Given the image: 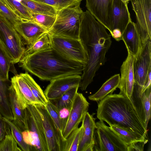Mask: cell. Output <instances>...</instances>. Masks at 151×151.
I'll return each mask as SVG.
<instances>
[{"instance_id":"cell-45","label":"cell","mask_w":151,"mask_h":151,"mask_svg":"<svg viewBox=\"0 0 151 151\" xmlns=\"http://www.w3.org/2000/svg\"><path fill=\"white\" fill-rule=\"evenodd\" d=\"M1 96L0 95V104L1 103Z\"/></svg>"},{"instance_id":"cell-2","label":"cell","mask_w":151,"mask_h":151,"mask_svg":"<svg viewBox=\"0 0 151 151\" xmlns=\"http://www.w3.org/2000/svg\"><path fill=\"white\" fill-rule=\"evenodd\" d=\"M99 101L97 117L99 120L126 130L142 141L148 140L145 121L131 98L112 93Z\"/></svg>"},{"instance_id":"cell-8","label":"cell","mask_w":151,"mask_h":151,"mask_svg":"<svg viewBox=\"0 0 151 151\" xmlns=\"http://www.w3.org/2000/svg\"><path fill=\"white\" fill-rule=\"evenodd\" d=\"M50 35L51 47L56 52L68 59L86 66L88 59L80 39Z\"/></svg>"},{"instance_id":"cell-41","label":"cell","mask_w":151,"mask_h":151,"mask_svg":"<svg viewBox=\"0 0 151 151\" xmlns=\"http://www.w3.org/2000/svg\"><path fill=\"white\" fill-rule=\"evenodd\" d=\"M59 114L60 118L63 120L68 117L69 113V109L63 108L59 110Z\"/></svg>"},{"instance_id":"cell-21","label":"cell","mask_w":151,"mask_h":151,"mask_svg":"<svg viewBox=\"0 0 151 151\" xmlns=\"http://www.w3.org/2000/svg\"><path fill=\"white\" fill-rule=\"evenodd\" d=\"M82 130L78 151H84L93 140L96 125L93 116L88 111L82 121Z\"/></svg>"},{"instance_id":"cell-24","label":"cell","mask_w":151,"mask_h":151,"mask_svg":"<svg viewBox=\"0 0 151 151\" xmlns=\"http://www.w3.org/2000/svg\"><path fill=\"white\" fill-rule=\"evenodd\" d=\"M50 47H51V36L47 32L39 37L30 47L25 48L21 59Z\"/></svg>"},{"instance_id":"cell-43","label":"cell","mask_w":151,"mask_h":151,"mask_svg":"<svg viewBox=\"0 0 151 151\" xmlns=\"http://www.w3.org/2000/svg\"><path fill=\"white\" fill-rule=\"evenodd\" d=\"M94 146L93 139L91 143L86 148L84 151H93Z\"/></svg>"},{"instance_id":"cell-3","label":"cell","mask_w":151,"mask_h":151,"mask_svg":"<svg viewBox=\"0 0 151 151\" xmlns=\"http://www.w3.org/2000/svg\"><path fill=\"white\" fill-rule=\"evenodd\" d=\"M19 66L40 80L51 81L72 75H81L84 65L66 59L50 47L21 59Z\"/></svg>"},{"instance_id":"cell-31","label":"cell","mask_w":151,"mask_h":151,"mask_svg":"<svg viewBox=\"0 0 151 151\" xmlns=\"http://www.w3.org/2000/svg\"><path fill=\"white\" fill-rule=\"evenodd\" d=\"M14 12L23 20L33 21L28 9L17 0H5Z\"/></svg>"},{"instance_id":"cell-44","label":"cell","mask_w":151,"mask_h":151,"mask_svg":"<svg viewBox=\"0 0 151 151\" xmlns=\"http://www.w3.org/2000/svg\"><path fill=\"white\" fill-rule=\"evenodd\" d=\"M122 0L125 3H128V1L130 0Z\"/></svg>"},{"instance_id":"cell-18","label":"cell","mask_w":151,"mask_h":151,"mask_svg":"<svg viewBox=\"0 0 151 151\" xmlns=\"http://www.w3.org/2000/svg\"><path fill=\"white\" fill-rule=\"evenodd\" d=\"M11 83L17 99L23 109L26 108L28 105L40 104L20 74L11 78Z\"/></svg>"},{"instance_id":"cell-34","label":"cell","mask_w":151,"mask_h":151,"mask_svg":"<svg viewBox=\"0 0 151 151\" xmlns=\"http://www.w3.org/2000/svg\"><path fill=\"white\" fill-rule=\"evenodd\" d=\"M109 125V128L127 145L135 142L143 141L139 138L134 134L126 130L115 125Z\"/></svg>"},{"instance_id":"cell-29","label":"cell","mask_w":151,"mask_h":151,"mask_svg":"<svg viewBox=\"0 0 151 151\" xmlns=\"http://www.w3.org/2000/svg\"><path fill=\"white\" fill-rule=\"evenodd\" d=\"M3 118L9 125L11 134L22 151L35 150L32 146L27 144L24 141L22 130L12 121L3 116Z\"/></svg>"},{"instance_id":"cell-12","label":"cell","mask_w":151,"mask_h":151,"mask_svg":"<svg viewBox=\"0 0 151 151\" xmlns=\"http://www.w3.org/2000/svg\"><path fill=\"white\" fill-rule=\"evenodd\" d=\"M151 42L147 41L142 46L140 52L134 58L133 69L134 81L143 87L149 70L151 68Z\"/></svg>"},{"instance_id":"cell-13","label":"cell","mask_w":151,"mask_h":151,"mask_svg":"<svg viewBox=\"0 0 151 151\" xmlns=\"http://www.w3.org/2000/svg\"><path fill=\"white\" fill-rule=\"evenodd\" d=\"M81 75H72L58 78L50 81L44 93L48 100L60 97L69 90L80 86Z\"/></svg>"},{"instance_id":"cell-23","label":"cell","mask_w":151,"mask_h":151,"mask_svg":"<svg viewBox=\"0 0 151 151\" xmlns=\"http://www.w3.org/2000/svg\"><path fill=\"white\" fill-rule=\"evenodd\" d=\"M14 64L11 59L0 43V76L2 81H9V71L15 75L17 74Z\"/></svg>"},{"instance_id":"cell-32","label":"cell","mask_w":151,"mask_h":151,"mask_svg":"<svg viewBox=\"0 0 151 151\" xmlns=\"http://www.w3.org/2000/svg\"><path fill=\"white\" fill-rule=\"evenodd\" d=\"M31 13L33 21L47 32L52 28L56 20V15H51Z\"/></svg>"},{"instance_id":"cell-20","label":"cell","mask_w":151,"mask_h":151,"mask_svg":"<svg viewBox=\"0 0 151 151\" xmlns=\"http://www.w3.org/2000/svg\"><path fill=\"white\" fill-rule=\"evenodd\" d=\"M8 90L9 104L14 118L12 122L22 132L27 129L24 109L19 104L11 84L9 86Z\"/></svg>"},{"instance_id":"cell-4","label":"cell","mask_w":151,"mask_h":151,"mask_svg":"<svg viewBox=\"0 0 151 151\" xmlns=\"http://www.w3.org/2000/svg\"><path fill=\"white\" fill-rule=\"evenodd\" d=\"M81 1L57 11L55 22L47 32L51 35L74 39H79V33L83 12Z\"/></svg>"},{"instance_id":"cell-33","label":"cell","mask_w":151,"mask_h":151,"mask_svg":"<svg viewBox=\"0 0 151 151\" xmlns=\"http://www.w3.org/2000/svg\"><path fill=\"white\" fill-rule=\"evenodd\" d=\"M0 12L14 26L23 20L14 12L5 0H0Z\"/></svg>"},{"instance_id":"cell-28","label":"cell","mask_w":151,"mask_h":151,"mask_svg":"<svg viewBox=\"0 0 151 151\" xmlns=\"http://www.w3.org/2000/svg\"><path fill=\"white\" fill-rule=\"evenodd\" d=\"M79 88V86H77L72 88L60 97L48 101L58 110L65 108L70 109Z\"/></svg>"},{"instance_id":"cell-26","label":"cell","mask_w":151,"mask_h":151,"mask_svg":"<svg viewBox=\"0 0 151 151\" xmlns=\"http://www.w3.org/2000/svg\"><path fill=\"white\" fill-rule=\"evenodd\" d=\"M25 6L31 12L41 14L56 15L57 11L53 7L32 0H17Z\"/></svg>"},{"instance_id":"cell-22","label":"cell","mask_w":151,"mask_h":151,"mask_svg":"<svg viewBox=\"0 0 151 151\" xmlns=\"http://www.w3.org/2000/svg\"><path fill=\"white\" fill-rule=\"evenodd\" d=\"M120 76L116 74L111 77L94 94L88 96L91 100L100 101L110 94H112L119 84Z\"/></svg>"},{"instance_id":"cell-14","label":"cell","mask_w":151,"mask_h":151,"mask_svg":"<svg viewBox=\"0 0 151 151\" xmlns=\"http://www.w3.org/2000/svg\"><path fill=\"white\" fill-rule=\"evenodd\" d=\"M114 0H86L88 10L109 31L112 21Z\"/></svg>"},{"instance_id":"cell-42","label":"cell","mask_w":151,"mask_h":151,"mask_svg":"<svg viewBox=\"0 0 151 151\" xmlns=\"http://www.w3.org/2000/svg\"><path fill=\"white\" fill-rule=\"evenodd\" d=\"M151 68L150 69L148 72L145 85L142 89V93L149 87H151Z\"/></svg>"},{"instance_id":"cell-40","label":"cell","mask_w":151,"mask_h":151,"mask_svg":"<svg viewBox=\"0 0 151 151\" xmlns=\"http://www.w3.org/2000/svg\"><path fill=\"white\" fill-rule=\"evenodd\" d=\"M148 140L135 142L128 145L127 151H143L145 145Z\"/></svg>"},{"instance_id":"cell-38","label":"cell","mask_w":151,"mask_h":151,"mask_svg":"<svg viewBox=\"0 0 151 151\" xmlns=\"http://www.w3.org/2000/svg\"><path fill=\"white\" fill-rule=\"evenodd\" d=\"M151 87L147 88L142 94V100L145 115V124L147 129L148 122L151 118Z\"/></svg>"},{"instance_id":"cell-7","label":"cell","mask_w":151,"mask_h":151,"mask_svg":"<svg viewBox=\"0 0 151 151\" xmlns=\"http://www.w3.org/2000/svg\"><path fill=\"white\" fill-rule=\"evenodd\" d=\"M93 151H127L128 145L102 120L96 123Z\"/></svg>"},{"instance_id":"cell-39","label":"cell","mask_w":151,"mask_h":151,"mask_svg":"<svg viewBox=\"0 0 151 151\" xmlns=\"http://www.w3.org/2000/svg\"><path fill=\"white\" fill-rule=\"evenodd\" d=\"M11 133L9 125L4 120L0 113V142L6 135Z\"/></svg>"},{"instance_id":"cell-16","label":"cell","mask_w":151,"mask_h":151,"mask_svg":"<svg viewBox=\"0 0 151 151\" xmlns=\"http://www.w3.org/2000/svg\"><path fill=\"white\" fill-rule=\"evenodd\" d=\"M134 57L129 52L125 60L120 68V77L119 88V94L130 99L131 96L135 82L133 69V63Z\"/></svg>"},{"instance_id":"cell-1","label":"cell","mask_w":151,"mask_h":151,"mask_svg":"<svg viewBox=\"0 0 151 151\" xmlns=\"http://www.w3.org/2000/svg\"><path fill=\"white\" fill-rule=\"evenodd\" d=\"M79 38L88 61L81 75L79 88L85 91L93 81L96 73L106 61V53L111 44V35L88 10L83 12L80 22Z\"/></svg>"},{"instance_id":"cell-36","label":"cell","mask_w":151,"mask_h":151,"mask_svg":"<svg viewBox=\"0 0 151 151\" xmlns=\"http://www.w3.org/2000/svg\"><path fill=\"white\" fill-rule=\"evenodd\" d=\"M12 134L6 135L0 142V151H21Z\"/></svg>"},{"instance_id":"cell-37","label":"cell","mask_w":151,"mask_h":151,"mask_svg":"<svg viewBox=\"0 0 151 151\" xmlns=\"http://www.w3.org/2000/svg\"><path fill=\"white\" fill-rule=\"evenodd\" d=\"M50 6L57 11L82 0H32Z\"/></svg>"},{"instance_id":"cell-9","label":"cell","mask_w":151,"mask_h":151,"mask_svg":"<svg viewBox=\"0 0 151 151\" xmlns=\"http://www.w3.org/2000/svg\"><path fill=\"white\" fill-rule=\"evenodd\" d=\"M89 105L82 93L78 92L76 93L69 109V115L63 121L62 134L65 140L71 132L78 127L88 111Z\"/></svg>"},{"instance_id":"cell-15","label":"cell","mask_w":151,"mask_h":151,"mask_svg":"<svg viewBox=\"0 0 151 151\" xmlns=\"http://www.w3.org/2000/svg\"><path fill=\"white\" fill-rule=\"evenodd\" d=\"M19 35L26 48L30 47L34 42L47 31L32 20H23L14 26Z\"/></svg>"},{"instance_id":"cell-27","label":"cell","mask_w":151,"mask_h":151,"mask_svg":"<svg viewBox=\"0 0 151 151\" xmlns=\"http://www.w3.org/2000/svg\"><path fill=\"white\" fill-rule=\"evenodd\" d=\"M20 74L24 79L33 95L40 105L45 106L48 102L40 86L27 72Z\"/></svg>"},{"instance_id":"cell-25","label":"cell","mask_w":151,"mask_h":151,"mask_svg":"<svg viewBox=\"0 0 151 151\" xmlns=\"http://www.w3.org/2000/svg\"><path fill=\"white\" fill-rule=\"evenodd\" d=\"M2 80L0 76V95L1 101L0 104V113L5 118L11 119L13 118L9 101L8 88L7 82Z\"/></svg>"},{"instance_id":"cell-11","label":"cell","mask_w":151,"mask_h":151,"mask_svg":"<svg viewBox=\"0 0 151 151\" xmlns=\"http://www.w3.org/2000/svg\"><path fill=\"white\" fill-rule=\"evenodd\" d=\"M35 105L41 118L48 151H63L65 141L59 134L45 106L38 104Z\"/></svg>"},{"instance_id":"cell-5","label":"cell","mask_w":151,"mask_h":151,"mask_svg":"<svg viewBox=\"0 0 151 151\" xmlns=\"http://www.w3.org/2000/svg\"><path fill=\"white\" fill-rule=\"evenodd\" d=\"M24 110L27 129L22 132L24 141L35 150L48 151L41 118L35 105H28Z\"/></svg>"},{"instance_id":"cell-10","label":"cell","mask_w":151,"mask_h":151,"mask_svg":"<svg viewBox=\"0 0 151 151\" xmlns=\"http://www.w3.org/2000/svg\"><path fill=\"white\" fill-rule=\"evenodd\" d=\"M142 45L151 40V0H130Z\"/></svg>"},{"instance_id":"cell-19","label":"cell","mask_w":151,"mask_h":151,"mask_svg":"<svg viewBox=\"0 0 151 151\" xmlns=\"http://www.w3.org/2000/svg\"><path fill=\"white\" fill-rule=\"evenodd\" d=\"M127 52L136 58L140 52L142 45L136 23L132 21L127 24L122 35Z\"/></svg>"},{"instance_id":"cell-17","label":"cell","mask_w":151,"mask_h":151,"mask_svg":"<svg viewBox=\"0 0 151 151\" xmlns=\"http://www.w3.org/2000/svg\"><path fill=\"white\" fill-rule=\"evenodd\" d=\"M127 4L122 0H114L109 31L111 34L115 29L119 30L122 34L128 24L132 21Z\"/></svg>"},{"instance_id":"cell-6","label":"cell","mask_w":151,"mask_h":151,"mask_svg":"<svg viewBox=\"0 0 151 151\" xmlns=\"http://www.w3.org/2000/svg\"><path fill=\"white\" fill-rule=\"evenodd\" d=\"M0 43L14 64L19 63L25 48L14 25L0 12Z\"/></svg>"},{"instance_id":"cell-35","label":"cell","mask_w":151,"mask_h":151,"mask_svg":"<svg viewBox=\"0 0 151 151\" xmlns=\"http://www.w3.org/2000/svg\"><path fill=\"white\" fill-rule=\"evenodd\" d=\"M55 126L60 137L65 142L62 134L63 121L60 117L59 110L48 101L45 106Z\"/></svg>"},{"instance_id":"cell-30","label":"cell","mask_w":151,"mask_h":151,"mask_svg":"<svg viewBox=\"0 0 151 151\" xmlns=\"http://www.w3.org/2000/svg\"><path fill=\"white\" fill-rule=\"evenodd\" d=\"M82 128L81 125L70 134L65 142L63 151H78Z\"/></svg>"}]
</instances>
